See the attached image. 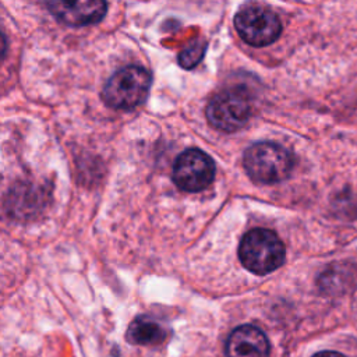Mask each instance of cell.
<instances>
[{
    "instance_id": "cell-1",
    "label": "cell",
    "mask_w": 357,
    "mask_h": 357,
    "mask_svg": "<svg viewBox=\"0 0 357 357\" xmlns=\"http://www.w3.org/2000/svg\"><path fill=\"white\" fill-rule=\"evenodd\" d=\"M238 258L248 271L257 275H266L283 264L284 245L272 230L252 229L240 241Z\"/></svg>"
},
{
    "instance_id": "cell-2",
    "label": "cell",
    "mask_w": 357,
    "mask_h": 357,
    "mask_svg": "<svg viewBox=\"0 0 357 357\" xmlns=\"http://www.w3.org/2000/svg\"><path fill=\"white\" fill-rule=\"evenodd\" d=\"M244 167L255 183L273 184L289 177L293 169V158L282 145L264 141L247 148Z\"/></svg>"
},
{
    "instance_id": "cell-3",
    "label": "cell",
    "mask_w": 357,
    "mask_h": 357,
    "mask_svg": "<svg viewBox=\"0 0 357 357\" xmlns=\"http://www.w3.org/2000/svg\"><path fill=\"white\" fill-rule=\"evenodd\" d=\"M152 77L139 66H127L116 71L106 82L102 98L113 109L130 110L139 106L148 96Z\"/></svg>"
},
{
    "instance_id": "cell-4",
    "label": "cell",
    "mask_w": 357,
    "mask_h": 357,
    "mask_svg": "<svg viewBox=\"0 0 357 357\" xmlns=\"http://www.w3.org/2000/svg\"><path fill=\"white\" fill-rule=\"evenodd\" d=\"M250 98L240 88H230L216 93L206 106L209 124L223 132L240 130L250 119Z\"/></svg>"
},
{
    "instance_id": "cell-5",
    "label": "cell",
    "mask_w": 357,
    "mask_h": 357,
    "mask_svg": "<svg viewBox=\"0 0 357 357\" xmlns=\"http://www.w3.org/2000/svg\"><path fill=\"white\" fill-rule=\"evenodd\" d=\"M234 26L240 38L255 47L273 43L282 32L279 17L262 6L241 8L234 17Z\"/></svg>"
},
{
    "instance_id": "cell-6",
    "label": "cell",
    "mask_w": 357,
    "mask_h": 357,
    "mask_svg": "<svg viewBox=\"0 0 357 357\" xmlns=\"http://www.w3.org/2000/svg\"><path fill=\"white\" fill-rule=\"evenodd\" d=\"M212 158L201 149H187L180 153L173 166V180L180 190L197 192L205 190L215 177Z\"/></svg>"
},
{
    "instance_id": "cell-7",
    "label": "cell",
    "mask_w": 357,
    "mask_h": 357,
    "mask_svg": "<svg viewBox=\"0 0 357 357\" xmlns=\"http://www.w3.org/2000/svg\"><path fill=\"white\" fill-rule=\"evenodd\" d=\"M50 14L71 26L99 22L107 10L106 0H45Z\"/></svg>"
},
{
    "instance_id": "cell-8",
    "label": "cell",
    "mask_w": 357,
    "mask_h": 357,
    "mask_svg": "<svg viewBox=\"0 0 357 357\" xmlns=\"http://www.w3.org/2000/svg\"><path fill=\"white\" fill-rule=\"evenodd\" d=\"M269 340L266 335L254 325L236 328L226 342V357H268Z\"/></svg>"
},
{
    "instance_id": "cell-9",
    "label": "cell",
    "mask_w": 357,
    "mask_h": 357,
    "mask_svg": "<svg viewBox=\"0 0 357 357\" xmlns=\"http://www.w3.org/2000/svg\"><path fill=\"white\" fill-rule=\"evenodd\" d=\"M126 336L132 344H156L163 342L166 332L159 322L146 317H138L130 324Z\"/></svg>"
},
{
    "instance_id": "cell-10",
    "label": "cell",
    "mask_w": 357,
    "mask_h": 357,
    "mask_svg": "<svg viewBox=\"0 0 357 357\" xmlns=\"http://www.w3.org/2000/svg\"><path fill=\"white\" fill-rule=\"evenodd\" d=\"M205 49H206V46H205L204 42L190 46L188 49H185L184 52L180 53V56H178L180 66L184 67V68L195 67L201 61V59L204 57Z\"/></svg>"
},
{
    "instance_id": "cell-11",
    "label": "cell",
    "mask_w": 357,
    "mask_h": 357,
    "mask_svg": "<svg viewBox=\"0 0 357 357\" xmlns=\"http://www.w3.org/2000/svg\"><path fill=\"white\" fill-rule=\"evenodd\" d=\"M312 357H344V356L340 353H336V351H319V353L314 354Z\"/></svg>"
},
{
    "instance_id": "cell-12",
    "label": "cell",
    "mask_w": 357,
    "mask_h": 357,
    "mask_svg": "<svg viewBox=\"0 0 357 357\" xmlns=\"http://www.w3.org/2000/svg\"><path fill=\"white\" fill-rule=\"evenodd\" d=\"M6 50H7V40H6L4 35L0 32V59L4 56Z\"/></svg>"
}]
</instances>
